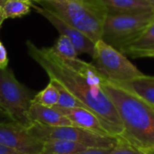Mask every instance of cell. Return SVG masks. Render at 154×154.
<instances>
[{"instance_id": "6da1fadb", "label": "cell", "mask_w": 154, "mask_h": 154, "mask_svg": "<svg viewBox=\"0 0 154 154\" xmlns=\"http://www.w3.org/2000/svg\"><path fill=\"white\" fill-rule=\"evenodd\" d=\"M29 55L47 73L50 79L60 83L102 123L110 135L118 137L124 132L116 108L103 90L106 79L93 65L79 59L71 60L58 57L51 48H39L26 42Z\"/></svg>"}, {"instance_id": "7a4b0ae2", "label": "cell", "mask_w": 154, "mask_h": 154, "mask_svg": "<svg viewBox=\"0 0 154 154\" xmlns=\"http://www.w3.org/2000/svg\"><path fill=\"white\" fill-rule=\"evenodd\" d=\"M101 87L115 105L124 126L122 137L133 145L154 152V108L106 79Z\"/></svg>"}, {"instance_id": "3957f363", "label": "cell", "mask_w": 154, "mask_h": 154, "mask_svg": "<svg viewBox=\"0 0 154 154\" xmlns=\"http://www.w3.org/2000/svg\"><path fill=\"white\" fill-rule=\"evenodd\" d=\"M77 28L94 42L101 40L106 14L92 0H34Z\"/></svg>"}, {"instance_id": "277c9868", "label": "cell", "mask_w": 154, "mask_h": 154, "mask_svg": "<svg viewBox=\"0 0 154 154\" xmlns=\"http://www.w3.org/2000/svg\"><path fill=\"white\" fill-rule=\"evenodd\" d=\"M153 21L154 12L106 14L101 40L123 53Z\"/></svg>"}, {"instance_id": "5b68a950", "label": "cell", "mask_w": 154, "mask_h": 154, "mask_svg": "<svg viewBox=\"0 0 154 154\" xmlns=\"http://www.w3.org/2000/svg\"><path fill=\"white\" fill-rule=\"evenodd\" d=\"M31 103L28 90L15 79L12 70L8 68L0 69V111L13 123L28 128L33 124L28 113Z\"/></svg>"}, {"instance_id": "8992f818", "label": "cell", "mask_w": 154, "mask_h": 154, "mask_svg": "<svg viewBox=\"0 0 154 154\" xmlns=\"http://www.w3.org/2000/svg\"><path fill=\"white\" fill-rule=\"evenodd\" d=\"M94 66L109 81L122 83L144 75L125 54L102 40L95 43Z\"/></svg>"}, {"instance_id": "52a82bcc", "label": "cell", "mask_w": 154, "mask_h": 154, "mask_svg": "<svg viewBox=\"0 0 154 154\" xmlns=\"http://www.w3.org/2000/svg\"><path fill=\"white\" fill-rule=\"evenodd\" d=\"M28 132L41 141L49 139L67 140L82 144L88 148L113 149L117 143V137L104 136L77 126H48L33 123L27 128Z\"/></svg>"}, {"instance_id": "ba28073f", "label": "cell", "mask_w": 154, "mask_h": 154, "mask_svg": "<svg viewBox=\"0 0 154 154\" xmlns=\"http://www.w3.org/2000/svg\"><path fill=\"white\" fill-rule=\"evenodd\" d=\"M0 143L26 154H42L43 142L15 123H0Z\"/></svg>"}, {"instance_id": "9c48e42d", "label": "cell", "mask_w": 154, "mask_h": 154, "mask_svg": "<svg viewBox=\"0 0 154 154\" xmlns=\"http://www.w3.org/2000/svg\"><path fill=\"white\" fill-rule=\"evenodd\" d=\"M38 14L45 17L60 33V35L67 36L74 45L78 55L79 54H88L93 57L95 52V43L89 37L84 34L82 32L73 27L69 23L63 21L58 15L42 7L32 5V6Z\"/></svg>"}, {"instance_id": "30bf717a", "label": "cell", "mask_w": 154, "mask_h": 154, "mask_svg": "<svg viewBox=\"0 0 154 154\" xmlns=\"http://www.w3.org/2000/svg\"><path fill=\"white\" fill-rule=\"evenodd\" d=\"M59 112L67 116L72 123L73 126L80 127L93 133H96L104 136H112L106 130L100 120L89 110L83 107H74V108H64L60 106H53ZM114 137V136H113Z\"/></svg>"}, {"instance_id": "8fae6325", "label": "cell", "mask_w": 154, "mask_h": 154, "mask_svg": "<svg viewBox=\"0 0 154 154\" xmlns=\"http://www.w3.org/2000/svg\"><path fill=\"white\" fill-rule=\"evenodd\" d=\"M29 117L32 123H38L48 126H72V123L63 114L54 107H48L39 104L31 103Z\"/></svg>"}, {"instance_id": "7c38bea8", "label": "cell", "mask_w": 154, "mask_h": 154, "mask_svg": "<svg viewBox=\"0 0 154 154\" xmlns=\"http://www.w3.org/2000/svg\"><path fill=\"white\" fill-rule=\"evenodd\" d=\"M106 14H134L154 12L145 0H92Z\"/></svg>"}, {"instance_id": "4fadbf2b", "label": "cell", "mask_w": 154, "mask_h": 154, "mask_svg": "<svg viewBox=\"0 0 154 154\" xmlns=\"http://www.w3.org/2000/svg\"><path fill=\"white\" fill-rule=\"evenodd\" d=\"M154 108V77L143 75L122 83H115Z\"/></svg>"}, {"instance_id": "5bb4252c", "label": "cell", "mask_w": 154, "mask_h": 154, "mask_svg": "<svg viewBox=\"0 0 154 154\" xmlns=\"http://www.w3.org/2000/svg\"><path fill=\"white\" fill-rule=\"evenodd\" d=\"M123 54L133 58H154V21L125 49Z\"/></svg>"}, {"instance_id": "9a60e30c", "label": "cell", "mask_w": 154, "mask_h": 154, "mask_svg": "<svg viewBox=\"0 0 154 154\" xmlns=\"http://www.w3.org/2000/svg\"><path fill=\"white\" fill-rule=\"evenodd\" d=\"M86 149H88V147L78 143L67 140L49 139L43 141V149L42 154H71L84 151Z\"/></svg>"}, {"instance_id": "2e32d148", "label": "cell", "mask_w": 154, "mask_h": 154, "mask_svg": "<svg viewBox=\"0 0 154 154\" xmlns=\"http://www.w3.org/2000/svg\"><path fill=\"white\" fill-rule=\"evenodd\" d=\"M31 0H6L3 5V14L5 19L18 18L28 14L32 6Z\"/></svg>"}, {"instance_id": "e0dca14e", "label": "cell", "mask_w": 154, "mask_h": 154, "mask_svg": "<svg viewBox=\"0 0 154 154\" xmlns=\"http://www.w3.org/2000/svg\"><path fill=\"white\" fill-rule=\"evenodd\" d=\"M51 48L52 51L62 60H71L78 58L77 51L71 41L67 36L60 35L54 45Z\"/></svg>"}, {"instance_id": "ac0fdd59", "label": "cell", "mask_w": 154, "mask_h": 154, "mask_svg": "<svg viewBox=\"0 0 154 154\" xmlns=\"http://www.w3.org/2000/svg\"><path fill=\"white\" fill-rule=\"evenodd\" d=\"M59 97H60V95H59L57 88L54 87V85L51 82H50L44 89L39 92L32 99V102L44 106L53 107L57 106Z\"/></svg>"}, {"instance_id": "d6986e66", "label": "cell", "mask_w": 154, "mask_h": 154, "mask_svg": "<svg viewBox=\"0 0 154 154\" xmlns=\"http://www.w3.org/2000/svg\"><path fill=\"white\" fill-rule=\"evenodd\" d=\"M50 82H51L54 85V87L57 88L59 95H60L57 106L64 107V108H74V107L86 108L83 106V104L79 100H78L69 91H68L60 83H59L58 81L54 79H50Z\"/></svg>"}, {"instance_id": "ffe728a7", "label": "cell", "mask_w": 154, "mask_h": 154, "mask_svg": "<svg viewBox=\"0 0 154 154\" xmlns=\"http://www.w3.org/2000/svg\"><path fill=\"white\" fill-rule=\"evenodd\" d=\"M8 66V57L7 52L0 41V69H5Z\"/></svg>"}, {"instance_id": "44dd1931", "label": "cell", "mask_w": 154, "mask_h": 154, "mask_svg": "<svg viewBox=\"0 0 154 154\" xmlns=\"http://www.w3.org/2000/svg\"><path fill=\"white\" fill-rule=\"evenodd\" d=\"M112 151V149H95V148H88L84 151L74 152L71 154H108Z\"/></svg>"}, {"instance_id": "7402d4cb", "label": "cell", "mask_w": 154, "mask_h": 154, "mask_svg": "<svg viewBox=\"0 0 154 154\" xmlns=\"http://www.w3.org/2000/svg\"><path fill=\"white\" fill-rule=\"evenodd\" d=\"M0 154H26L0 143Z\"/></svg>"}, {"instance_id": "603a6c76", "label": "cell", "mask_w": 154, "mask_h": 154, "mask_svg": "<svg viewBox=\"0 0 154 154\" xmlns=\"http://www.w3.org/2000/svg\"><path fill=\"white\" fill-rule=\"evenodd\" d=\"M3 6H0V28H1V25L3 23V22L5 20V17H4V14H3Z\"/></svg>"}, {"instance_id": "cb8c5ba5", "label": "cell", "mask_w": 154, "mask_h": 154, "mask_svg": "<svg viewBox=\"0 0 154 154\" xmlns=\"http://www.w3.org/2000/svg\"><path fill=\"white\" fill-rule=\"evenodd\" d=\"M152 7V9H153V11H154V0H145Z\"/></svg>"}, {"instance_id": "d4e9b609", "label": "cell", "mask_w": 154, "mask_h": 154, "mask_svg": "<svg viewBox=\"0 0 154 154\" xmlns=\"http://www.w3.org/2000/svg\"><path fill=\"white\" fill-rule=\"evenodd\" d=\"M5 2H6V0H0V6H3Z\"/></svg>"}, {"instance_id": "484cf974", "label": "cell", "mask_w": 154, "mask_h": 154, "mask_svg": "<svg viewBox=\"0 0 154 154\" xmlns=\"http://www.w3.org/2000/svg\"><path fill=\"white\" fill-rule=\"evenodd\" d=\"M31 1H32V2H33V1H34V0H31Z\"/></svg>"}]
</instances>
